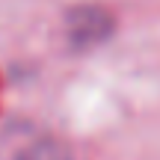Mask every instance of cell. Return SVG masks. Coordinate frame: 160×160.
<instances>
[{"instance_id":"cell-1","label":"cell","mask_w":160,"mask_h":160,"mask_svg":"<svg viewBox=\"0 0 160 160\" xmlns=\"http://www.w3.org/2000/svg\"><path fill=\"white\" fill-rule=\"evenodd\" d=\"M65 27H68V42L71 48H95L104 45L113 33V15L101 6H77L65 15Z\"/></svg>"}]
</instances>
